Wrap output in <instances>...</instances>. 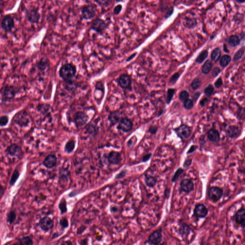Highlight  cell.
I'll use <instances>...</instances> for the list:
<instances>
[{
    "mask_svg": "<svg viewBox=\"0 0 245 245\" xmlns=\"http://www.w3.org/2000/svg\"><path fill=\"white\" fill-rule=\"evenodd\" d=\"M76 73V68L75 66L71 63H66L63 64L59 70V75L61 78L65 81L71 80Z\"/></svg>",
    "mask_w": 245,
    "mask_h": 245,
    "instance_id": "1",
    "label": "cell"
},
{
    "mask_svg": "<svg viewBox=\"0 0 245 245\" xmlns=\"http://www.w3.org/2000/svg\"><path fill=\"white\" fill-rule=\"evenodd\" d=\"M96 7L92 4H86L81 7V16L84 19H91L95 17L96 13Z\"/></svg>",
    "mask_w": 245,
    "mask_h": 245,
    "instance_id": "2",
    "label": "cell"
},
{
    "mask_svg": "<svg viewBox=\"0 0 245 245\" xmlns=\"http://www.w3.org/2000/svg\"><path fill=\"white\" fill-rule=\"evenodd\" d=\"M16 88L12 86L4 87L2 92V101L6 102L13 99L16 95Z\"/></svg>",
    "mask_w": 245,
    "mask_h": 245,
    "instance_id": "3",
    "label": "cell"
},
{
    "mask_svg": "<svg viewBox=\"0 0 245 245\" xmlns=\"http://www.w3.org/2000/svg\"><path fill=\"white\" fill-rule=\"evenodd\" d=\"M107 27L105 22L102 19L97 18L92 23L91 28L99 34H103Z\"/></svg>",
    "mask_w": 245,
    "mask_h": 245,
    "instance_id": "4",
    "label": "cell"
},
{
    "mask_svg": "<svg viewBox=\"0 0 245 245\" xmlns=\"http://www.w3.org/2000/svg\"><path fill=\"white\" fill-rule=\"evenodd\" d=\"M2 28L5 32H8L11 31L15 26V23L13 18L9 15L5 16L2 19L1 24Z\"/></svg>",
    "mask_w": 245,
    "mask_h": 245,
    "instance_id": "5",
    "label": "cell"
},
{
    "mask_svg": "<svg viewBox=\"0 0 245 245\" xmlns=\"http://www.w3.org/2000/svg\"><path fill=\"white\" fill-rule=\"evenodd\" d=\"M54 223L52 220L49 217H44L40 219L39 226L43 230L48 231L52 228Z\"/></svg>",
    "mask_w": 245,
    "mask_h": 245,
    "instance_id": "6",
    "label": "cell"
},
{
    "mask_svg": "<svg viewBox=\"0 0 245 245\" xmlns=\"http://www.w3.org/2000/svg\"><path fill=\"white\" fill-rule=\"evenodd\" d=\"M89 118L87 115L82 112H78L76 113L74 117V121L77 126H83L85 125Z\"/></svg>",
    "mask_w": 245,
    "mask_h": 245,
    "instance_id": "7",
    "label": "cell"
},
{
    "mask_svg": "<svg viewBox=\"0 0 245 245\" xmlns=\"http://www.w3.org/2000/svg\"><path fill=\"white\" fill-rule=\"evenodd\" d=\"M222 195V190L218 187H212L209 190V196L214 202L220 199Z\"/></svg>",
    "mask_w": 245,
    "mask_h": 245,
    "instance_id": "8",
    "label": "cell"
},
{
    "mask_svg": "<svg viewBox=\"0 0 245 245\" xmlns=\"http://www.w3.org/2000/svg\"><path fill=\"white\" fill-rule=\"evenodd\" d=\"M119 84L124 89L129 88L131 84V78L127 74H122L119 79Z\"/></svg>",
    "mask_w": 245,
    "mask_h": 245,
    "instance_id": "9",
    "label": "cell"
},
{
    "mask_svg": "<svg viewBox=\"0 0 245 245\" xmlns=\"http://www.w3.org/2000/svg\"><path fill=\"white\" fill-rule=\"evenodd\" d=\"M178 135L182 138H186L190 136V128L186 125H181L176 130Z\"/></svg>",
    "mask_w": 245,
    "mask_h": 245,
    "instance_id": "10",
    "label": "cell"
},
{
    "mask_svg": "<svg viewBox=\"0 0 245 245\" xmlns=\"http://www.w3.org/2000/svg\"><path fill=\"white\" fill-rule=\"evenodd\" d=\"M57 159L56 156L53 155L47 156L43 161V165L49 169L55 167L57 165Z\"/></svg>",
    "mask_w": 245,
    "mask_h": 245,
    "instance_id": "11",
    "label": "cell"
},
{
    "mask_svg": "<svg viewBox=\"0 0 245 245\" xmlns=\"http://www.w3.org/2000/svg\"><path fill=\"white\" fill-rule=\"evenodd\" d=\"M118 127L122 131L127 132L132 129L133 125L132 122L130 120L125 118L121 120Z\"/></svg>",
    "mask_w": 245,
    "mask_h": 245,
    "instance_id": "12",
    "label": "cell"
},
{
    "mask_svg": "<svg viewBox=\"0 0 245 245\" xmlns=\"http://www.w3.org/2000/svg\"><path fill=\"white\" fill-rule=\"evenodd\" d=\"M148 239L149 242L154 245L159 244L162 239V234L161 231L158 230L154 231L149 236Z\"/></svg>",
    "mask_w": 245,
    "mask_h": 245,
    "instance_id": "13",
    "label": "cell"
},
{
    "mask_svg": "<svg viewBox=\"0 0 245 245\" xmlns=\"http://www.w3.org/2000/svg\"><path fill=\"white\" fill-rule=\"evenodd\" d=\"M180 187L184 192L190 193L194 190V183L190 180H183L180 183Z\"/></svg>",
    "mask_w": 245,
    "mask_h": 245,
    "instance_id": "14",
    "label": "cell"
},
{
    "mask_svg": "<svg viewBox=\"0 0 245 245\" xmlns=\"http://www.w3.org/2000/svg\"><path fill=\"white\" fill-rule=\"evenodd\" d=\"M7 152L9 154L12 156H19L22 153V150L18 145L13 144L8 147Z\"/></svg>",
    "mask_w": 245,
    "mask_h": 245,
    "instance_id": "15",
    "label": "cell"
},
{
    "mask_svg": "<svg viewBox=\"0 0 245 245\" xmlns=\"http://www.w3.org/2000/svg\"><path fill=\"white\" fill-rule=\"evenodd\" d=\"M121 160L120 154L117 152L112 151L108 156V162L111 164H118Z\"/></svg>",
    "mask_w": 245,
    "mask_h": 245,
    "instance_id": "16",
    "label": "cell"
},
{
    "mask_svg": "<svg viewBox=\"0 0 245 245\" xmlns=\"http://www.w3.org/2000/svg\"><path fill=\"white\" fill-rule=\"evenodd\" d=\"M28 21L32 23H36L39 20L40 15L36 9H32L27 13Z\"/></svg>",
    "mask_w": 245,
    "mask_h": 245,
    "instance_id": "17",
    "label": "cell"
},
{
    "mask_svg": "<svg viewBox=\"0 0 245 245\" xmlns=\"http://www.w3.org/2000/svg\"><path fill=\"white\" fill-rule=\"evenodd\" d=\"M208 211L207 208L203 204H198L196 206L195 209V214L199 217H204L207 214Z\"/></svg>",
    "mask_w": 245,
    "mask_h": 245,
    "instance_id": "18",
    "label": "cell"
},
{
    "mask_svg": "<svg viewBox=\"0 0 245 245\" xmlns=\"http://www.w3.org/2000/svg\"><path fill=\"white\" fill-rule=\"evenodd\" d=\"M26 113H19L16 116L15 118V122L19 124V125H21L22 126H26L29 122L28 118H27L26 115H25Z\"/></svg>",
    "mask_w": 245,
    "mask_h": 245,
    "instance_id": "19",
    "label": "cell"
},
{
    "mask_svg": "<svg viewBox=\"0 0 245 245\" xmlns=\"http://www.w3.org/2000/svg\"><path fill=\"white\" fill-rule=\"evenodd\" d=\"M236 219L238 223L245 227V209H241L237 212Z\"/></svg>",
    "mask_w": 245,
    "mask_h": 245,
    "instance_id": "20",
    "label": "cell"
},
{
    "mask_svg": "<svg viewBox=\"0 0 245 245\" xmlns=\"http://www.w3.org/2000/svg\"><path fill=\"white\" fill-rule=\"evenodd\" d=\"M208 137L213 142H217L220 139V134L217 130L211 129L208 132Z\"/></svg>",
    "mask_w": 245,
    "mask_h": 245,
    "instance_id": "21",
    "label": "cell"
},
{
    "mask_svg": "<svg viewBox=\"0 0 245 245\" xmlns=\"http://www.w3.org/2000/svg\"><path fill=\"white\" fill-rule=\"evenodd\" d=\"M221 55V51L219 47H216L212 52L211 55L212 60L214 62H217L220 58Z\"/></svg>",
    "mask_w": 245,
    "mask_h": 245,
    "instance_id": "22",
    "label": "cell"
},
{
    "mask_svg": "<svg viewBox=\"0 0 245 245\" xmlns=\"http://www.w3.org/2000/svg\"><path fill=\"white\" fill-rule=\"evenodd\" d=\"M120 114L118 112L111 113L109 115V120L112 125L117 123L120 119Z\"/></svg>",
    "mask_w": 245,
    "mask_h": 245,
    "instance_id": "23",
    "label": "cell"
},
{
    "mask_svg": "<svg viewBox=\"0 0 245 245\" xmlns=\"http://www.w3.org/2000/svg\"><path fill=\"white\" fill-rule=\"evenodd\" d=\"M228 42L231 46L235 47L240 43V39L237 36L232 35L230 36Z\"/></svg>",
    "mask_w": 245,
    "mask_h": 245,
    "instance_id": "24",
    "label": "cell"
},
{
    "mask_svg": "<svg viewBox=\"0 0 245 245\" xmlns=\"http://www.w3.org/2000/svg\"><path fill=\"white\" fill-rule=\"evenodd\" d=\"M212 67V63L210 60H207L204 63L202 68V72L204 74H207L210 72Z\"/></svg>",
    "mask_w": 245,
    "mask_h": 245,
    "instance_id": "25",
    "label": "cell"
},
{
    "mask_svg": "<svg viewBox=\"0 0 245 245\" xmlns=\"http://www.w3.org/2000/svg\"><path fill=\"white\" fill-rule=\"evenodd\" d=\"M208 51L207 50H204L203 51L201 52L198 57H197L195 60L196 62L198 63H203V61L208 57Z\"/></svg>",
    "mask_w": 245,
    "mask_h": 245,
    "instance_id": "26",
    "label": "cell"
},
{
    "mask_svg": "<svg viewBox=\"0 0 245 245\" xmlns=\"http://www.w3.org/2000/svg\"><path fill=\"white\" fill-rule=\"evenodd\" d=\"M75 147V142L73 140H70L66 143L65 147V151L70 153L72 152Z\"/></svg>",
    "mask_w": 245,
    "mask_h": 245,
    "instance_id": "27",
    "label": "cell"
},
{
    "mask_svg": "<svg viewBox=\"0 0 245 245\" xmlns=\"http://www.w3.org/2000/svg\"><path fill=\"white\" fill-rule=\"evenodd\" d=\"M231 60V58L229 55H224L221 58L220 64L223 67H226L229 64Z\"/></svg>",
    "mask_w": 245,
    "mask_h": 245,
    "instance_id": "28",
    "label": "cell"
},
{
    "mask_svg": "<svg viewBox=\"0 0 245 245\" xmlns=\"http://www.w3.org/2000/svg\"><path fill=\"white\" fill-rule=\"evenodd\" d=\"M145 182L149 187H153L156 183V179L152 176H147L145 178Z\"/></svg>",
    "mask_w": 245,
    "mask_h": 245,
    "instance_id": "29",
    "label": "cell"
},
{
    "mask_svg": "<svg viewBox=\"0 0 245 245\" xmlns=\"http://www.w3.org/2000/svg\"><path fill=\"white\" fill-rule=\"evenodd\" d=\"M19 242L22 245H33V240L29 237H24Z\"/></svg>",
    "mask_w": 245,
    "mask_h": 245,
    "instance_id": "30",
    "label": "cell"
},
{
    "mask_svg": "<svg viewBox=\"0 0 245 245\" xmlns=\"http://www.w3.org/2000/svg\"><path fill=\"white\" fill-rule=\"evenodd\" d=\"M201 85H202L201 80L199 79H195L193 80L190 86L193 90H195L201 87Z\"/></svg>",
    "mask_w": 245,
    "mask_h": 245,
    "instance_id": "31",
    "label": "cell"
},
{
    "mask_svg": "<svg viewBox=\"0 0 245 245\" xmlns=\"http://www.w3.org/2000/svg\"><path fill=\"white\" fill-rule=\"evenodd\" d=\"M19 176V171H18L17 170H15L13 173H12L11 179L10 181V185H13L16 183V181H17L18 178Z\"/></svg>",
    "mask_w": 245,
    "mask_h": 245,
    "instance_id": "32",
    "label": "cell"
},
{
    "mask_svg": "<svg viewBox=\"0 0 245 245\" xmlns=\"http://www.w3.org/2000/svg\"><path fill=\"white\" fill-rule=\"evenodd\" d=\"M175 90L174 89H170L167 91V98H166V102L168 104L170 103L171 102L173 95L175 94Z\"/></svg>",
    "mask_w": 245,
    "mask_h": 245,
    "instance_id": "33",
    "label": "cell"
},
{
    "mask_svg": "<svg viewBox=\"0 0 245 245\" xmlns=\"http://www.w3.org/2000/svg\"><path fill=\"white\" fill-rule=\"evenodd\" d=\"M244 52H245V50H244V49H240L236 53L235 55H234V57H233V60L234 61H237L240 60L243 57Z\"/></svg>",
    "mask_w": 245,
    "mask_h": 245,
    "instance_id": "34",
    "label": "cell"
},
{
    "mask_svg": "<svg viewBox=\"0 0 245 245\" xmlns=\"http://www.w3.org/2000/svg\"><path fill=\"white\" fill-rule=\"evenodd\" d=\"M214 91V87L212 85H209L204 90V93L206 95V96H208V97H210V96H211L213 93Z\"/></svg>",
    "mask_w": 245,
    "mask_h": 245,
    "instance_id": "35",
    "label": "cell"
},
{
    "mask_svg": "<svg viewBox=\"0 0 245 245\" xmlns=\"http://www.w3.org/2000/svg\"><path fill=\"white\" fill-rule=\"evenodd\" d=\"M189 97V94L186 91H182L180 94V100L181 102H185L188 99Z\"/></svg>",
    "mask_w": 245,
    "mask_h": 245,
    "instance_id": "36",
    "label": "cell"
},
{
    "mask_svg": "<svg viewBox=\"0 0 245 245\" xmlns=\"http://www.w3.org/2000/svg\"><path fill=\"white\" fill-rule=\"evenodd\" d=\"M59 208L61 211V213L62 214L64 213L67 211V204L65 200H62L61 201L60 204H59Z\"/></svg>",
    "mask_w": 245,
    "mask_h": 245,
    "instance_id": "37",
    "label": "cell"
},
{
    "mask_svg": "<svg viewBox=\"0 0 245 245\" xmlns=\"http://www.w3.org/2000/svg\"><path fill=\"white\" fill-rule=\"evenodd\" d=\"M16 219V214L13 211H11L8 215L7 222L9 223H13Z\"/></svg>",
    "mask_w": 245,
    "mask_h": 245,
    "instance_id": "38",
    "label": "cell"
},
{
    "mask_svg": "<svg viewBox=\"0 0 245 245\" xmlns=\"http://www.w3.org/2000/svg\"><path fill=\"white\" fill-rule=\"evenodd\" d=\"M185 107L186 109L189 110L192 109L194 106L193 101L190 99H188L185 102Z\"/></svg>",
    "mask_w": 245,
    "mask_h": 245,
    "instance_id": "39",
    "label": "cell"
},
{
    "mask_svg": "<svg viewBox=\"0 0 245 245\" xmlns=\"http://www.w3.org/2000/svg\"><path fill=\"white\" fill-rule=\"evenodd\" d=\"M180 76V74L178 73V72L173 74V75L171 77V79H170V83H171V84H175L176 81H177L178 79L179 78Z\"/></svg>",
    "mask_w": 245,
    "mask_h": 245,
    "instance_id": "40",
    "label": "cell"
},
{
    "mask_svg": "<svg viewBox=\"0 0 245 245\" xmlns=\"http://www.w3.org/2000/svg\"><path fill=\"white\" fill-rule=\"evenodd\" d=\"M183 171V169H181V168H180V169H179L178 170H177V171H176L175 174H174L173 178H172V181H176V180L178 179V178L180 176V174L182 173Z\"/></svg>",
    "mask_w": 245,
    "mask_h": 245,
    "instance_id": "41",
    "label": "cell"
},
{
    "mask_svg": "<svg viewBox=\"0 0 245 245\" xmlns=\"http://www.w3.org/2000/svg\"><path fill=\"white\" fill-rule=\"evenodd\" d=\"M8 117L7 116H6V115H4V116H2V117L1 118V119H0V124H1V126H5L7 125V124L8 122Z\"/></svg>",
    "mask_w": 245,
    "mask_h": 245,
    "instance_id": "42",
    "label": "cell"
},
{
    "mask_svg": "<svg viewBox=\"0 0 245 245\" xmlns=\"http://www.w3.org/2000/svg\"><path fill=\"white\" fill-rule=\"evenodd\" d=\"M60 226L63 227V228H67L68 226V224H69L68 220H67V219H65V218H63V219H61L60 220Z\"/></svg>",
    "mask_w": 245,
    "mask_h": 245,
    "instance_id": "43",
    "label": "cell"
},
{
    "mask_svg": "<svg viewBox=\"0 0 245 245\" xmlns=\"http://www.w3.org/2000/svg\"><path fill=\"white\" fill-rule=\"evenodd\" d=\"M122 9V6L121 5L119 4V5L115 6L114 10H113V12H114L115 15H118V14H119L120 12L121 11Z\"/></svg>",
    "mask_w": 245,
    "mask_h": 245,
    "instance_id": "44",
    "label": "cell"
},
{
    "mask_svg": "<svg viewBox=\"0 0 245 245\" xmlns=\"http://www.w3.org/2000/svg\"><path fill=\"white\" fill-rule=\"evenodd\" d=\"M220 72L221 70L220 69L219 67H215L212 71L213 76L214 77H216L220 73Z\"/></svg>",
    "mask_w": 245,
    "mask_h": 245,
    "instance_id": "45",
    "label": "cell"
},
{
    "mask_svg": "<svg viewBox=\"0 0 245 245\" xmlns=\"http://www.w3.org/2000/svg\"><path fill=\"white\" fill-rule=\"evenodd\" d=\"M214 85L217 88L221 87L223 85V81L221 78H219V79H217V80L214 83Z\"/></svg>",
    "mask_w": 245,
    "mask_h": 245,
    "instance_id": "46",
    "label": "cell"
},
{
    "mask_svg": "<svg viewBox=\"0 0 245 245\" xmlns=\"http://www.w3.org/2000/svg\"><path fill=\"white\" fill-rule=\"evenodd\" d=\"M157 129H158V128L156 127H151L149 129V132H151L152 134H155L156 131H157Z\"/></svg>",
    "mask_w": 245,
    "mask_h": 245,
    "instance_id": "47",
    "label": "cell"
},
{
    "mask_svg": "<svg viewBox=\"0 0 245 245\" xmlns=\"http://www.w3.org/2000/svg\"><path fill=\"white\" fill-rule=\"evenodd\" d=\"M85 228H85L84 227H80V228H79L78 229V234H81V233H83V232H84V230H85Z\"/></svg>",
    "mask_w": 245,
    "mask_h": 245,
    "instance_id": "48",
    "label": "cell"
},
{
    "mask_svg": "<svg viewBox=\"0 0 245 245\" xmlns=\"http://www.w3.org/2000/svg\"><path fill=\"white\" fill-rule=\"evenodd\" d=\"M207 102V99H206V98H204V99H202V100H201V102H200V104H201V106H204V105H205V103H206Z\"/></svg>",
    "mask_w": 245,
    "mask_h": 245,
    "instance_id": "49",
    "label": "cell"
},
{
    "mask_svg": "<svg viewBox=\"0 0 245 245\" xmlns=\"http://www.w3.org/2000/svg\"><path fill=\"white\" fill-rule=\"evenodd\" d=\"M197 147L195 146H193L191 147H190V149L189 151H188V153H191L193 152L196 149Z\"/></svg>",
    "mask_w": 245,
    "mask_h": 245,
    "instance_id": "50",
    "label": "cell"
},
{
    "mask_svg": "<svg viewBox=\"0 0 245 245\" xmlns=\"http://www.w3.org/2000/svg\"><path fill=\"white\" fill-rule=\"evenodd\" d=\"M151 154L146 155L143 158L144 161H148L151 158Z\"/></svg>",
    "mask_w": 245,
    "mask_h": 245,
    "instance_id": "51",
    "label": "cell"
},
{
    "mask_svg": "<svg viewBox=\"0 0 245 245\" xmlns=\"http://www.w3.org/2000/svg\"><path fill=\"white\" fill-rule=\"evenodd\" d=\"M80 245H88L87 239H84L81 240Z\"/></svg>",
    "mask_w": 245,
    "mask_h": 245,
    "instance_id": "52",
    "label": "cell"
},
{
    "mask_svg": "<svg viewBox=\"0 0 245 245\" xmlns=\"http://www.w3.org/2000/svg\"><path fill=\"white\" fill-rule=\"evenodd\" d=\"M61 245H72V243L70 241H64L61 243Z\"/></svg>",
    "mask_w": 245,
    "mask_h": 245,
    "instance_id": "53",
    "label": "cell"
},
{
    "mask_svg": "<svg viewBox=\"0 0 245 245\" xmlns=\"http://www.w3.org/2000/svg\"><path fill=\"white\" fill-rule=\"evenodd\" d=\"M200 93H196V94H195V95H194V100H195V101H196V100H197V99H198V98H199V96H200Z\"/></svg>",
    "mask_w": 245,
    "mask_h": 245,
    "instance_id": "54",
    "label": "cell"
},
{
    "mask_svg": "<svg viewBox=\"0 0 245 245\" xmlns=\"http://www.w3.org/2000/svg\"><path fill=\"white\" fill-rule=\"evenodd\" d=\"M136 54H137L134 53L133 54H132V55H131V56H130V57H129V58H128L127 59V61H129L131 60H132V59H133V58H134V57H135V56H136Z\"/></svg>",
    "mask_w": 245,
    "mask_h": 245,
    "instance_id": "55",
    "label": "cell"
},
{
    "mask_svg": "<svg viewBox=\"0 0 245 245\" xmlns=\"http://www.w3.org/2000/svg\"><path fill=\"white\" fill-rule=\"evenodd\" d=\"M237 2H239V3H243V2H245V0L244 1H239V0H237Z\"/></svg>",
    "mask_w": 245,
    "mask_h": 245,
    "instance_id": "56",
    "label": "cell"
},
{
    "mask_svg": "<svg viewBox=\"0 0 245 245\" xmlns=\"http://www.w3.org/2000/svg\"><path fill=\"white\" fill-rule=\"evenodd\" d=\"M13 245H21V243H20L19 242V243H15V244H13Z\"/></svg>",
    "mask_w": 245,
    "mask_h": 245,
    "instance_id": "57",
    "label": "cell"
}]
</instances>
